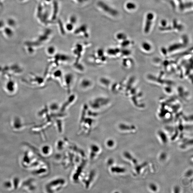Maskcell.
<instances>
[{
  "label": "cell",
  "mask_w": 193,
  "mask_h": 193,
  "mask_svg": "<svg viewBox=\"0 0 193 193\" xmlns=\"http://www.w3.org/2000/svg\"><path fill=\"white\" fill-rule=\"evenodd\" d=\"M37 159L32 152L28 151L24 154L21 160V165L24 168H29Z\"/></svg>",
  "instance_id": "1"
},
{
  "label": "cell",
  "mask_w": 193,
  "mask_h": 193,
  "mask_svg": "<svg viewBox=\"0 0 193 193\" xmlns=\"http://www.w3.org/2000/svg\"><path fill=\"white\" fill-rule=\"evenodd\" d=\"M37 188L36 180L34 178H28L22 181L21 188L27 192H35Z\"/></svg>",
  "instance_id": "2"
},
{
  "label": "cell",
  "mask_w": 193,
  "mask_h": 193,
  "mask_svg": "<svg viewBox=\"0 0 193 193\" xmlns=\"http://www.w3.org/2000/svg\"><path fill=\"white\" fill-rule=\"evenodd\" d=\"M30 124H28L23 122L19 117L14 118L11 122V128L13 131L16 132H20L24 130L27 128Z\"/></svg>",
  "instance_id": "3"
},
{
  "label": "cell",
  "mask_w": 193,
  "mask_h": 193,
  "mask_svg": "<svg viewBox=\"0 0 193 193\" xmlns=\"http://www.w3.org/2000/svg\"><path fill=\"white\" fill-rule=\"evenodd\" d=\"M97 5L98 8L104 13H105L113 16H116L118 14L117 10L103 1H99Z\"/></svg>",
  "instance_id": "4"
},
{
  "label": "cell",
  "mask_w": 193,
  "mask_h": 193,
  "mask_svg": "<svg viewBox=\"0 0 193 193\" xmlns=\"http://www.w3.org/2000/svg\"><path fill=\"white\" fill-rule=\"evenodd\" d=\"M154 18V15L153 13L150 12L147 14L144 29L145 34H148L149 32Z\"/></svg>",
  "instance_id": "5"
},
{
  "label": "cell",
  "mask_w": 193,
  "mask_h": 193,
  "mask_svg": "<svg viewBox=\"0 0 193 193\" xmlns=\"http://www.w3.org/2000/svg\"><path fill=\"white\" fill-rule=\"evenodd\" d=\"M51 151L50 146L48 145H44L40 148L39 154L44 157H47L51 154Z\"/></svg>",
  "instance_id": "6"
},
{
  "label": "cell",
  "mask_w": 193,
  "mask_h": 193,
  "mask_svg": "<svg viewBox=\"0 0 193 193\" xmlns=\"http://www.w3.org/2000/svg\"><path fill=\"white\" fill-rule=\"evenodd\" d=\"M2 186L4 189L8 192H10L14 190L12 180H5L3 182Z\"/></svg>",
  "instance_id": "7"
},
{
  "label": "cell",
  "mask_w": 193,
  "mask_h": 193,
  "mask_svg": "<svg viewBox=\"0 0 193 193\" xmlns=\"http://www.w3.org/2000/svg\"><path fill=\"white\" fill-rule=\"evenodd\" d=\"M11 180L13 185L14 190H18L21 188L22 181L19 177L15 176Z\"/></svg>",
  "instance_id": "8"
},
{
  "label": "cell",
  "mask_w": 193,
  "mask_h": 193,
  "mask_svg": "<svg viewBox=\"0 0 193 193\" xmlns=\"http://www.w3.org/2000/svg\"><path fill=\"white\" fill-rule=\"evenodd\" d=\"M4 36L7 38H11L14 36V31L13 28L8 26H5L3 29Z\"/></svg>",
  "instance_id": "9"
},
{
  "label": "cell",
  "mask_w": 193,
  "mask_h": 193,
  "mask_svg": "<svg viewBox=\"0 0 193 193\" xmlns=\"http://www.w3.org/2000/svg\"><path fill=\"white\" fill-rule=\"evenodd\" d=\"M16 84L13 81L10 80L6 84V89L10 92H13L16 89Z\"/></svg>",
  "instance_id": "10"
},
{
  "label": "cell",
  "mask_w": 193,
  "mask_h": 193,
  "mask_svg": "<svg viewBox=\"0 0 193 193\" xmlns=\"http://www.w3.org/2000/svg\"><path fill=\"white\" fill-rule=\"evenodd\" d=\"M6 25H7V26L11 28H14L16 27V20L14 19V18H8L6 22Z\"/></svg>",
  "instance_id": "11"
},
{
  "label": "cell",
  "mask_w": 193,
  "mask_h": 193,
  "mask_svg": "<svg viewBox=\"0 0 193 193\" xmlns=\"http://www.w3.org/2000/svg\"><path fill=\"white\" fill-rule=\"evenodd\" d=\"M126 8L128 10H133L136 8V5L132 2H128L126 4Z\"/></svg>",
  "instance_id": "12"
},
{
  "label": "cell",
  "mask_w": 193,
  "mask_h": 193,
  "mask_svg": "<svg viewBox=\"0 0 193 193\" xmlns=\"http://www.w3.org/2000/svg\"><path fill=\"white\" fill-rule=\"evenodd\" d=\"M56 51V49L53 46H49L48 47L47 49V53L50 55L54 54Z\"/></svg>",
  "instance_id": "13"
},
{
  "label": "cell",
  "mask_w": 193,
  "mask_h": 193,
  "mask_svg": "<svg viewBox=\"0 0 193 193\" xmlns=\"http://www.w3.org/2000/svg\"><path fill=\"white\" fill-rule=\"evenodd\" d=\"M89 80H84L82 81L81 83V86L82 87L84 88H87V87H89L91 86V82Z\"/></svg>",
  "instance_id": "14"
},
{
  "label": "cell",
  "mask_w": 193,
  "mask_h": 193,
  "mask_svg": "<svg viewBox=\"0 0 193 193\" xmlns=\"http://www.w3.org/2000/svg\"><path fill=\"white\" fill-rule=\"evenodd\" d=\"M116 38L117 39L119 40L125 39L126 38V36L125 34H123V33H120L117 34Z\"/></svg>",
  "instance_id": "15"
},
{
  "label": "cell",
  "mask_w": 193,
  "mask_h": 193,
  "mask_svg": "<svg viewBox=\"0 0 193 193\" xmlns=\"http://www.w3.org/2000/svg\"><path fill=\"white\" fill-rule=\"evenodd\" d=\"M125 156H126L127 158L128 159H130L131 160L133 161V162L134 163H137V161L136 159H133V157H132V156L130 155L128 152H126L125 154Z\"/></svg>",
  "instance_id": "16"
},
{
  "label": "cell",
  "mask_w": 193,
  "mask_h": 193,
  "mask_svg": "<svg viewBox=\"0 0 193 193\" xmlns=\"http://www.w3.org/2000/svg\"><path fill=\"white\" fill-rule=\"evenodd\" d=\"M74 25L70 23L67 24L66 25V28L68 31H71L73 30Z\"/></svg>",
  "instance_id": "17"
},
{
  "label": "cell",
  "mask_w": 193,
  "mask_h": 193,
  "mask_svg": "<svg viewBox=\"0 0 193 193\" xmlns=\"http://www.w3.org/2000/svg\"><path fill=\"white\" fill-rule=\"evenodd\" d=\"M69 20L70 23L72 24L73 25H75L77 22V18L76 16H71Z\"/></svg>",
  "instance_id": "18"
},
{
  "label": "cell",
  "mask_w": 193,
  "mask_h": 193,
  "mask_svg": "<svg viewBox=\"0 0 193 193\" xmlns=\"http://www.w3.org/2000/svg\"><path fill=\"white\" fill-rule=\"evenodd\" d=\"M6 26L5 22L2 19H0V30L3 29Z\"/></svg>",
  "instance_id": "19"
},
{
  "label": "cell",
  "mask_w": 193,
  "mask_h": 193,
  "mask_svg": "<svg viewBox=\"0 0 193 193\" xmlns=\"http://www.w3.org/2000/svg\"><path fill=\"white\" fill-rule=\"evenodd\" d=\"M142 46L143 48L146 49H148V50L151 48L150 44L147 43V42H144L142 44Z\"/></svg>",
  "instance_id": "20"
},
{
  "label": "cell",
  "mask_w": 193,
  "mask_h": 193,
  "mask_svg": "<svg viewBox=\"0 0 193 193\" xmlns=\"http://www.w3.org/2000/svg\"><path fill=\"white\" fill-rule=\"evenodd\" d=\"M113 170H114L116 172H123L125 171V170L124 168H113Z\"/></svg>",
  "instance_id": "21"
},
{
  "label": "cell",
  "mask_w": 193,
  "mask_h": 193,
  "mask_svg": "<svg viewBox=\"0 0 193 193\" xmlns=\"http://www.w3.org/2000/svg\"><path fill=\"white\" fill-rule=\"evenodd\" d=\"M167 22L166 20L162 19L161 21V25H162V27H166Z\"/></svg>",
  "instance_id": "22"
},
{
  "label": "cell",
  "mask_w": 193,
  "mask_h": 193,
  "mask_svg": "<svg viewBox=\"0 0 193 193\" xmlns=\"http://www.w3.org/2000/svg\"><path fill=\"white\" fill-rule=\"evenodd\" d=\"M150 187L152 190H153V191H156L157 190V187L154 184H151L150 185Z\"/></svg>",
  "instance_id": "23"
},
{
  "label": "cell",
  "mask_w": 193,
  "mask_h": 193,
  "mask_svg": "<svg viewBox=\"0 0 193 193\" xmlns=\"http://www.w3.org/2000/svg\"><path fill=\"white\" fill-rule=\"evenodd\" d=\"M108 144L110 146H113V141L110 140L108 141Z\"/></svg>",
  "instance_id": "24"
}]
</instances>
